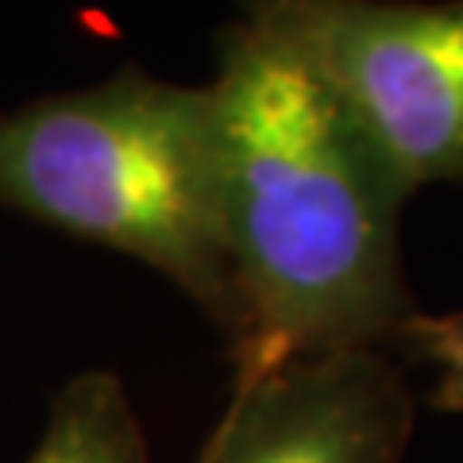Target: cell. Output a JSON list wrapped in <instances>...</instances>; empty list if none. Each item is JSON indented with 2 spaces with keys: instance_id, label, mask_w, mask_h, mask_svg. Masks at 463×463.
I'll list each match as a JSON object with an SVG mask.
<instances>
[{
  "instance_id": "obj_4",
  "label": "cell",
  "mask_w": 463,
  "mask_h": 463,
  "mask_svg": "<svg viewBox=\"0 0 463 463\" xmlns=\"http://www.w3.org/2000/svg\"><path fill=\"white\" fill-rule=\"evenodd\" d=\"M413 421L398 352L306 355L236 379L197 463H405Z\"/></svg>"
},
{
  "instance_id": "obj_2",
  "label": "cell",
  "mask_w": 463,
  "mask_h": 463,
  "mask_svg": "<svg viewBox=\"0 0 463 463\" xmlns=\"http://www.w3.org/2000/svg\"><path fill=\"white\" fill-rule=\"evenodd\" d=\"M0 205L158 270L236 344L209 85L124 66L0 112Z\"/></svg>"
},
{
  "instance_id": "obj_1",
  "label": "cell",
  "mask_w": 463,
  "mask_h": 463,
  "mask_svg": "<svg viewBox=\"0 0 463 463\" xmlns=\"http://www.w3.org/2000/svg\"><path fill=\"white\" fill-rule=\"evenodd\" d=\"M205 85L240 298L236 379L352 347L394 352L421 317L402 255L410 190L263 5L221 32Z\"/></svg>"
},
{
  "instance_id": "obj_3",
  "label": "cell",
  "mask_w": 463,
  "mask_h": 463,
  "mask_svg": "<svg viewBox=\"0 0 463 463\" xmlns=\"http://www.w3.org/2000/svg\"><path fill=\"white\" fill-rule=\"evenodd\" d=\"M410 197L463 182V0H263Z\"/></svg>"
},
{
  "instance_id": "obj_5",
  "label": "cell",
  "mask_w": 463,
  "mask_h": 463,
  "mask_svg": "<svg viewBox=\"0 0 463 463\" xmlns=\"http://www.w3.org/2000/svg\"><path fill=\"white\" fill-rule=\"evenodd\" d=\"M27 463H151L128 386L112 371L74 374L54 394Z\"/></svg>"
},
{
  "instance_id": "obj_6",
  "label": "cell",
  "mask_w": 463,
  "mask_h": 463,
  "mask_svg": "<svg viewBox=\"0 0 463 463\" xmlns=\"http://www.w3.org/2000/svg\"><path fill=\"white\" fill-rule=\"evenodd\" d=\"M394 352L417 359L429 367V394L425 402L440 413H463V309L440 317H417L402 332Z\"/></svg>"
}]
</instances>
